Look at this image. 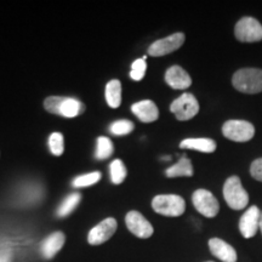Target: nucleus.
Masks as SVG:
<instances>
[{"mask_svg": "<svg viewBox=\"0 0 262 262\" xmlns=\"http://www.w3.org/2000/svg\"><path fill=\"white\" fill-rule=\"evenodd\" d=\"M44 107L48 112L66 118H74L84 113L85 106L83 102L73 97L50 96L45 98Z\"/></svg>", "mask_w": 262, "mask_h": 262, "instance_id": "1", "label": "nucleus"}, {"mask_svg": "<svg viewBox=\"0 0 262 262\" xmlns=\"http://www.w3.org/2000/svg\"><path fill=\"white\" fill-rule=\"evenodd\" d=\"M232 84L238 91L244 94H258L262 91V70L242 68L232 78Z\"/></svg>", "mask_w": 262, "mask_h": 262, "instance_id": "2", "label": "nucleus"}, {"mask_svg": "<svg viewBox=\"0 0 262 262\" xmlns=\"http://www.w3.org/2000/svg\"><path fill=\"white\" fill-rule=\"evenodd\" d=\"M224 196L227 205L233 210H242L249 204V194L242 186L238 176H231L224 185Z\"/></svg>", "mask_w": 262, "mask_h": 262, "instance_id": "3", "label": "nucleus"}, {"mask_svg": "<svg viewBox=\"0 0 262 262\" xmlns=\"http://www.w3.org/2000/svg\"><path fill=\"white\" fill-rule=\"evenodd\" d=\"M152 208L160 215L178 217L186 210V202L178 194H159L153 198Z\"/></svg>", "mask_w": 262, "mask_h": 262, "instance_id": "4", "label": "nucleus"}, {"mask_svg": "<svg viewBox=\"0 0 262 262\" xmlns=\"http://www.w3.org/2000/svg\"><path fill=\"white\" fill-rule=\"evenodd\" d=\"M222 134L234 142H248L255 135V127L247 120H227L222 126Z\"/></svg>", "mask_w": 262, "mask_h": 262, "instance_id": "5", "label": "nucleus"}, {"mask_svg": "<svg viewBox=\"0 0 262 262\" xmlns=\"http://www.w3.org/2000/svg\"><path fill=\"white\" fill-rule=\"evenodd\" d=\"M170 111L180 122H186L198 114L199 103L192 94L185 93L173 101L170 106Z\"/></svg>", "mask_w": 262, "mask_h": 262, "instance_id": "6", "label": "nucleus"}, {"mask_svg": "<svg viewBox=\"0 0 262 262\" xmlns=\"http://www.w3.org/2000/svg\"><path fill=\"white\" fill-rule=\"evenodd\" d=\"M235 38L242 42H256L262 40V25L254 17H243L234 28Z\"/></svg>", "mask_w": 262, "mask_h": 262, "instance_id": "7", "label": "nucleus"}, {"mask_svg": "<svg viewBox=\"0 0 262 262\" xmlns=\"http://www.w3.org/2000/svg\"><path fill=\"white\" fill-rule=\"evenodd\" d=\"M192 203L196 211L205 217H215L220 211V204H219L217 199L208 189H196L192 195Z\"/></svg>", "mask_w": 262, "mask_h": 262, "instance_id": "8", "label": "nucleus"}, {"mask_svg": "<svg viewBox=\"0 0 262 262\" xmlns=\"http://www.w3.org/2000/svg\"><path fill=\"white\" fill-rule=\"evenodd\" d=\"M185 34L183 33H173V34L169 35V37L159 39L150 44L148 48V55L153 57H160L165 56V55L171 54V52L179 50L185 42Z\"/></svg>", "mask_w": 262, "mask_h": 262, "instance_id": "9", "label": "nucleus"}, {"mask_svg": "<svg viewBox=\"0 0 262 262\" xmlns=\"http://www.w3.org/2000/svg\"><path fill=\"white\" fill-rule=\"evenodd\" d=\"M125 224L127 229L137 238L147 239L152 237V234L155 233V228L150 225V222L136 210L127 212L125 216Z\"/></svg>", "mask_w": 262, "mask_h": 262, "instance_id": "10", "label": "nucleus"}, {"mask_svg": "<svg viewBox=\"0 0 262 262\" xmlns=\"http://www.w3.org/2000/svg\"><path fill=\"white\" fill-rule=\"evenodd\" d=\"M117 228L118 224L116 219H104L103 221H101L100 224L90 229L89 234H88V242L91 245H100L106 243L108 239L116 233Z\"/></svg>", "mask_w": 262, "mask_h": 262, "instance_id": "11", "label": "nucleus"}, {"mask_svg": "<svg viewBox=\"0 0 262 262\" xmlns=\"http://www.w3.org/2000/svg\"><path fill=\"white\" fill-rule=\"evenodd\" d=\"M261 211L256 205L250 206L247 211L242 215L239 220V232L245 239L255 237L257 231L260 229Z\"/></svg>", "mask_w": 262, "mask_h": 262, "instance_id": "12", "label": "nucleus"}, {"mask_svg": "<svg viewBox=\"0 0 262 262\" xmlns=\"http://www.w3.org/2000/svg\"><path fill=\"white\" fill-rule=\"evenodd\" d=\"M209 249L210 253L222 262H237L238 260L235 249L220 238H211L209 241Z\"/></svg>", "mask_w": 262, "mask_h": 262, "instance_id": "13", "label": "nucleus"}, {"mask_svg": "<svg viewBox=\"0 0 262 262\" xmlns=\"http://www.w3.org/2000/svg\"><path fill=\"white\" fill-rule=\"evenodd\" d=\"M165 81L170 88L176 90L188 89L192 85V78L180 66H172L166 71Z\"/></svg>", "mask_w": 262, "mask_h": 262, "instance_id": "14", "label": "nucleus"}, {"mask_svg": "<svg viewBox=\"0 0 262 262\" xmlns=\"http://www.w3.org/2000/svg\"><path fill=\"white\" fill-rule=\"evenodd\" d=\"M131 111L143 123L156 122L159 117L158 107L150 100L140 101V102L134 103L133 107H131Z\"/></svg>", "mask_w": 262, "mask_h": 262, "instance_id": "15", "label": "nucleus"}, {"mask_svg": "<svg viewBox=\"0 0 262 262\" xmlns=\"http://www.w3.org/2000/svg\"><path fill=\"white\" fill-rule=\"evenodd\" d=\"M66 243V235L62 232H55L47 237L41 243V254L48 260L55 257Z\"/></svg>", "mask_w": 262, "mask_h": 262, "instance_id": "16", "label": "nucleus"}, {"mask_svg": "<svg viewBox=\"0 0 262 262\" xmlns=\"http://www.w3.org/2000/svg\"><path fill=\"white\" fill-rule=\"evenodd\" d=\"M180 148L193 149L203 153H212L216 149V142L211 139H186L181 141Z\"/></svg>", "mask_w": 262, "mask_h": 262, "instance_id": "17", "label": "nucleus"}, {"mask_svg": "<svg viewBox=\"0 0 262 262\" xmlns=\"http://www.w3.org/2000/svg\"><path fill=\"white\" fill-rule=\"evenodd\" d=\"M166 176L168 178H181V176H187V178H191L193 176V165L187 157L183 156L182 158H180V160L175 165L170 166V168L165 171Z\"/></svg>", "mask_w": 262, "mask_h": 262, "instance_id": "18", "label": "nucleus"}, {"mask_svg": "<svg viewBox=\"0 0 262 262\" xmlns=\"http://www.w3.org/2000/svg\"><path fill=\"white\" fill-rule=\"evenodd\" d=\"M106 101L108 106L112 108H118L122 103V84L118 79L108 81L106 85Z\"/></svg>", "mask_w": 262, "mask_h": 262, "instance_id": "19", "label": "nucleus"}, {"mask_svg": "<svg viewBox=\"0 0 262 262\" xmlns=\"http://www.w3.org/2000/svg\"><path fill=\"white\" fill-rule=\"evenodd\" d=\"M80 199H81V195L79 193H72V194L66 196L63 202L61 203V205L58 206L56 211L57 217H66V216L72 214V212L75 210V208H77L78 204H79Z\"/></svg>", "mask_w": 262, "mask_h": 262, "instance_id": "20", "label": "nucleus"}, {"mask_svg": "<svg viewBox=\"0 0 262 262\" xmlns=\"http://www.w3.org/2000/svg\"><path fill=\"white\" fill-rule=\"evenodd\" d=\"M114 152V146L108 137L101 136L97 139L96 152H95V158L98 160H103L110 158Z\"/></svg>", "mask_w": 262, "mask_h": 262, "instance_id": "21", "label": "nucleus"}, {"mask_svg": "<svg viewBox=\"0 0 262 262\" xmlns=\"http://www.w3.org/2000/svg\"><path fill=\"white\" fill-rule=\"evenodd\" d=\"M111 180L114 185H120L126 178V168L120 159H114L110 165Z\"/></svg>", "mask_w": 262, "mask_h": 262, "instance_id": "22", "label": "nucleus"}, {"mask_svg": "<svg viewBox=\"0 0 262 262\" xmlns=\"http://www.w3.org/2000/svg\"><path fill=\"white\" fill-rule=\"evenodd\" d=\"M101 180V172L94 171L90 173H85V175L78 176L74 179L73 186L75 188H83V187H89L91 185H95Z\"/></svg>", "mask_w": 262, "mask_h": 262, "instance_id": "23", "label": "nucleus"}, {"mask_svg": "<svg viewBox=\"0 0 262 262\" xmlns=\"http://www.w3.org/2000/svg\"><path fill=\"white\" fill-rule=\"evenodd\" d=\"M49 147L54 156H61L64 150V140L61 133H52L49 137Z\"/></svg>", "mask_w": 262, "mask_h": 262, "instance_id": "24", "label": "nucleus"}, {"mask_svg": "<svg viewBox=\"0 0 262 262\" xmlns=\"http://www.w3.org/2000/svg\"><path fill=\"white\" fill-rule=\"evenodd\" d=\"M134 125L133 122H130V120H118V122L113 123L112 125L110 126V131L114 135L117 136H122V135H127V134H130L131 131L134 130Z\"/></svg>", "mask_w": 262, "mask_h": 262, "instance_id": "25", "label": "nucleus"}, {"mask_svg": "<svg viewBox=\"0 0 262 262\" xmlns=\"http://www.w3.org/2000/svg\"><path fill=\"white\" fill-rule=\"evenodd\" d=\"M146 70H147L146 60H143V58H139V60H136L133 64H131L130 77L135 81L142 80L146 74Z\"/></svg>", "mask_w": 262, "mask_h": 262, "instance_id": "26", "label": "nucleus"}, {"mask_svg": "<svg viewBox=\"0 0 262 262\" xmlns=\"http://www.w3.org/2000/svg\"><path fill=\"white\" fill-rule=\"evenodd\" d=\"M250 173L256 181L262 182V158L254 160L250 166Z\"/></svg>", "mask_w": 262, "mask_h": 262, "instance_id": "27", "label": "nucleus"}, {"mask_svg": "<svg viewBox=\"0 0 262 262\" xmlns=\"http://www.w3.org/2000/svg\"><path fill=\"white\" fill-rule=\"evenodd\" d=\"M260 229H261V233H262V212H261V220H260Z\"/></svg>", "mask_w": 262, "mask_h": 262, "instance_id": "28", "label": "nucleus"}, {"mask_svg": "<svg viewBox=\"0 0 262 262\" xmlns=\"http://www.w3.org/2000/svg\"><path fill=\"white\" fill-rule=\"evenodd\" d=\"M206 262H212V261H206Z\"/></svg>", "mask_w": 262, "mask_h": 262, "instance_id": "29", "label": "nucleus"}]
</instances>
